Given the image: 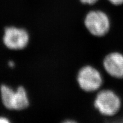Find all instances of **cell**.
<instances>
[{
    "mask_svg": "<svg viewBox=\"0 0 123 123\" xmlns=\"http://www.w3.org/2000/svg\"><path fill=\"white\" fill-rule=\"evenodd\" d=\"M9 66H10V67H14V63L13 62H12V61L9 62Z\"/></svg>",
    "mask_w": 123,
    "mask_h": 123,
    "instance_id": "10",
    "label": "cell"
},
{
    "mask_svg": "<svg viewBox=\"0 0 123 123\" xmlns=\"http://www.w3.org/2000/svg\"><path fill=\"white\" fill-rule=\"evenodd\" d=\"M83 24L88 33L95 37L105 36L110 31L111 26L109 15L100 9L89 10L84 16Z\"/></svg>",
    "mask_w": 123,
    "mask_h": 123,
    "instance_id": "2",
    "label": "cell"
},
{
    "mask_svg": "<svg viewBox=\"0 0 123 123\" xmlns=\"http://www.w3.org/2000/svg\"><path fill=\"white\" fill-rule=\"evenodd\" d=\"M10 122L7 118L4 117H0V123H6Z\"/></svg>",
    "mask_w": 123,
    "mask_h": 123,
    "instance_id": "9",
    "label": "cell"
},
{
    "mask_svg": "<svg viewBox=\"0 0 123 123\" xmlns=\"http://www.w3.org/2000/svg\"><path fill=\"white\" fill-rule=\"evenodd\" d=\"M79 1L83 5L92 6L95 5L97 3L99 2L100 0H79Z\"/></svg>",
    "mask_w": 123,
    "mask_h": 123,
    "instance_id": "7",
    "label": "cell"
},
{
    "mask_svg": "<svg viewBox=\"0 0 123 123\" xmlns=\"http://www.w3.org/2000/svg\"><path fill=\"white\" fill-rule=\"evenodd\" d=\"M107 2L115 6H120L123 5V0H107Z\"/></svg>",
    "mask_w": 123,
    "mask_h": 123,
    "instance_id": "8",
    "label": "cell"
},
{
    "mask_svg": "<svg viewBox=\"0 0 123 123\" xmlns=\"http://www.w3.org/2000/svg\"><path fill=\"white\" fill-rule=\"evenodd\" d=\"M76 81L80 89L86 93H96L102 88L104 78L99 69L85 64L78 70Z\"/></svg>",
    "mask_w": 123,
    "mask_h": 123,
    "instance_id": "3",
    "label": "cell"
},
{
    "mask_svg": "<svg viewBox=\"0 0 123 123\" xmlns=\"http://www.w3.org/2000/svg\"><path fill=\"white\" fill-rule=\"evenodd\" d=\"M29 41V35L25 29L13 26L5 29L3 42L9 49L22 50L27 46Z\"/></svg>",
    "mask_w": 123,
    "mask_h": 123,
    "instance_id": "5",
    "label": "cell"
},
{
    "mask_svg": "<svg viewBox=\"0 0 123 123\" xmlns=\"http://www.w3.org/2000/svg\"><path fill=\"white\" fill-rule=\"evenodd\" d=\"M2 103L8 110L20 111L28 107L29 100L26 91L20 86L14 91L8 86L2 85L0 88Z\"/></svg>",
    "mask_w": 123,
    "mask_h": 123,
    "instance_id": "4",
    "label": "cell"
},
{
    "mask_svg": "<svg viewBox=\"0 0 123 123\" xmlns=\"http://www.w3.org/2000/svg\"><path fill=\"white\" fill-rule=\"evenodd\" d=\"M103 67L108 76L123 79V54L116 51L108 53L104 58Z\"/></svg>",
    "mask_w": 123,
    "mask_h": 123,
    "instance_id": "6",
    "label": "cell"
},
{
    "mask_svg": "<svg viewBox=\"0 0 123 123\" xmlns=\"http://www.w3.org/2000/svg\"><path fill=\"white\" fill-rule=\"evenodd\" d=\"M93 105L104 118V123H108L120 111L122 101L116 92L109 88H101L96 92Z\"/></svg>",
    "mask_w": 123,
    "mask_h": 123,
    "instance_id": "1",
    "label": "cell"
}]
</instances>
